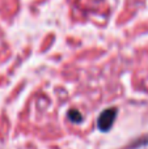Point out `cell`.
Instances as JSON below:
<instances>
[{"label": "cell", "instance_id": "cell-2", "mask_svg": "<svg viewBox=\"0 0 148 149\" xmlns=\"http://www.w3.org/2000/svg\"><path fill=\"white\" fill-rule=\"evenodd\" d=\"M68 118H70V120L73 122V123H81V120H83L81 113L77 110H73V109L68 111Z\"/></svg>", "mask_w": 148, "mask_h": 149}, {"label": "cell", "instance_id": "cell-1", "mask_svg": "<svg viewBox=\"0 0 148 149\" xmlns=\"http://www.w3.org/2000/svg\"><path fill=\"white\" fill-rule=\"evenodd\" d=\"M117 113H118L117 109L114 107L106 109L105 111H102L101 115L98 116V122H97V127H98L100 131L105 132L112 128L113 123H114V119L117 116Z\"/></svg>", "mask_w": 148, "mask_h": 149}]
</instances>
